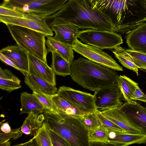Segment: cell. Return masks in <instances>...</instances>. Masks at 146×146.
Returning <instances> with one entry per match:
<instances>
[{"instance_id": "obj_1", "label": "cell", "mask_w": 146, "mask_h": 146, "mask_svg": "<svg viewBox=\"0 0 146 146\" xmlns=\"http://www.w3.org/2000/svg\"><path fill=\"white\" fill-rule=\"evenodd\" d=\"M47 24L69 23L82 29L115 32L110 19L94 7L91 0H68L62 8L48 16Z\"/></svg>"}, {"instance_id": "obj_2", "label": "cell", "mask_w": 146, "mask_h": 146, "mask_svg": "<svg viewBox=\"0 0 146 146\" xmlns=\"http://www.w3.org/2000/svg\"><path fill=\"white\" fill-rule=\"evenodd\" d=\"M144 0H91L94 6L108 17L115 33L127 34L146 22Z\"/></svg>"}, {"instance_id": "obj_3", "label": "cell", "mask_w": 146, "mask_h": 146, "mask_svg": "<svg viewBox=\"0 0 146 146\" xmlns=\"http://www.w3.org/2000/svg\"><path fill=\"white\" fill-rule=\"evenodd\" d=\"M70 76L79 85L94 92L119 85L120 76L115 70L81 57L71 63Z\"/></svg>"}, {"instance_id": "obj_4", "label": "cell", "mask_w": 146, "mask_h": 146, "mask_svg": "<svg viewBox=\"0 0 146 146\" xmlns=\"http://www.w3.org/2000/svg\"><path fill=\"white\" fill-rule=\"evenodd\" d=\"M44 121L48 127L65 139L70 146H90L88 130L79 118L59 111L45 110Z\"/></svg>"}, {"instance_id": "obj_5", "label": "cell", "mask_w": 146, "mask_h": 146, "mask_svg": "<svg viewBox=\"0 0 146 146\" xmlns=\"http://www.w3.org/2000/svg\"><path fill=\"white\" fill-rule=\"evenodd\" d=\"M13 39L17 45L46 63L47 53L45 37L40 32L23 27L6 25Z\"/></svg>"}, {"instance_id": "obj_6", "label": "cell", "mask_w": 146, "mask_h": 146, "mask_svg": "<svg viewBox=\"0 0 146 146\" xmlns=\"http://www.w3.org/2000/svg\"><path fill=\"white\" fill-rule=\"evenodd\" d=\"M68 0H3L1 6L46 18L60 10Z\"/></svg>"}, {"instance_id": "obj_7", "label": "cell", "mask_w": 146, "mask_h": 146, "mask_svg": "<svg viewBox=\"0 0 146 146\" xmlns=\"http://www.w3.org/2000/svg\"><path fill=\"white\" fill-rule=\"evenodd\" d=\"M77 38L85 44L101 50L113 49L123 43L120 34L105 30L87 29L79 31Z\"/></svg>"}, {"instance_id": "obj_8", "label": "cell", "mask_w": 146, "mask_h": 146, "mask_svg": "<svg viewBox=\"0 0 146 146\" xmlns=\"http://www.w3.org/2000/svg\"><path fill=\"white\" fill-rule=\"evenodd\" d=\"M84 114L94 112L98 109L94 95L62 86L56 93Z\"/></svg>"}, {"instance_id": "obj_9", "label": "cell", "mask_w": 146, "mask_h": 146, "mask_svg": "<svg viewBox=\"0 0 146 146\" xmlns=\"http://www.w3.org/2000/svg\"><path fill=\"white\" fill-rule=\"evenodd\" d=\"M75 52L95 63L115 70L122 71V68L107 53L99 48L83 43L76 38L72 44Z\"/></svg>"}, {"instance_id": "obj_10", "label": "cell", "mask_w": 146, "mask_h": 146, "mask_svg": "<svg viewBox=\"0 0 146 146\" xmlns=\"http://www.w3.org/2000/svg\"><path fill=\"white\" fill-rule=\"evenodd\" d=\"M46 19V18H42L31 14L27 18H17L0 15V22L6 25L20 26L40 32L47 36H52L53 32L47 23Z\"/></svg>"}, {"instance_id": "obj_11", "label": "cell", "mask_w": 146, "mask_h": 146, "mask_svg": "<svg viewBox=\"0 0 146 146\" xmlns=\"http://www.w3.org/2000/svg\"><path fill=\"white\" fill-rule=\"evenodd\" d=\"M119 85L111 86L94 92L96 106L100 111L120 107L122 104Z\"/></svg>"}, {"instance_id": "obj_12", "label": "cell", "mask_w": 146, "mask_h": 146, "mask_svg": "<svg viewBox=\"0 0 146 146\" xmlns=\"http://www.w3.org/2000/svg\"><path fill=\"white\" fill-rule=\"evenodd\" d=\"M119 108L146 136V107L132 100L126 102Z\"/></svg>"}, {"instance_id": "obj_13", "label": "cell", "mask_w": 146, "mask_h": 146, "mask_svg": "<svg viewBox=\"0 0 146 146\" xmlns=\"http://www.w3.org/2000/svg\"><path fill=\"white\" fill-rule=\"evenodd\" d=\"M28 73L39 77L56 86L55 74L51 67L44 62L28 52Z\"/></svg>"}, {"instance_id": "obj_14", "label": "cell", "mask_w": 146, "mask_h": 146, "mask_svg": "<svg viewBox=\"0 0 146 146\" xmlns=\"http://www.w3.org/2000/svg\"><path fill=\"white\" fill-rule=\"evenodd\" d=\"M103 115L128 133L140 134L138 127L119 109V107L101 111Z\"/></svg>"}, {"instance_id": "obj_15", "label": "cell", "mask_w": 146, "mask_h": 146, "mask_svg": "<svg viewBox=\"0 0 146 146\" xmlns=\"http://www.w3.org/2000/svg\"><path fill=\"white\" fill-rule=\"evenodd\" d=\"M108 130L110 145L127 146L131 144L146 143V136L142 134H131L111 129Z\"/></svg>"}, {"instance_id": "obj_16", "label": "cell", "mask_w": 146, "mask_h": 146, "mask_svg": "<svg viewBox=\"0 0 146 146\" xmlns=\"http://www.w3.org/2000/svg\"><path fill=\"white\" fill-rule=\"evenodd\" d=\"M0 53L11 60L25 75L28 73V52L18 45L8 46L2 48Z\"/></svg>"}, {"instance_id": "obj_17", "label": "cell", "mask_w": 146, "mask_h": 146, "mask_svg": "<svg viewBox=\"0 0 146 146\" xmlns=\"http://www.w3.org/2000/svg\"><path fill=\"white\" fill-rule=\"evenodd\" d=\"M48 25L55 33V36H52V38L57 40L72 45L77 38L79 28L76 26L67 23L49 24Z\"/></svg>"}, {"instance_id": "obj_18", "label": "cell", "mask_w": 146, "mask_h": 146, "mask_svg": "<svg viewBox=\"0 0 146 146\" xmlns=\"http://www.w3.org/2000/svg\"><path fill=\"white\" fill-rule=\"evenodd\" d=\"M126 42L130 49L146 54V22L127 34Z\"/></svg>"}, {"instance_id": "obj_19", "label": "cell", "mask_w": 146, "mask_h": 146, "mask_svg": "<svg viewBox=\"0 0 146 146\" xmlns=\"http://www.w3.org/2000/svg\"><path fill=\"white\" fill-rule=\"evenodd\" d=\"M24 76L25 83L33 92L49 95H54L57 93L58 89L56 86L29 73Z\"/></svg>"}, {"instance_id": "obj_20", "label": "cell", "mask_w": 146, "mask_h": 146, "mask_svg": "<svg viewBox=\"0 0 146 146\" xmlns=\"http://www.w3.org/2000/svg\"><path fill=\"white\" fill-rule=\"evenodd\" d=\"M52 36H46V45L48 52H55L68 62L71 63L74 61L73 50L72 45L57 40Z\"/></svg>"}, {"instance_id": "obj_21", "label": "cell", "mask_w": 146, "mask_h": 146, "mask_svg": "<svg viewBox=\"0 0 146 146\" xmlns=\"http://www.w3.org/2000/svg\"><path fill=\"white\" fill-rule=\"evenodd\" d=\"M20 101L21 105L20 109V114L29 113L32 112L41 114L47 110L33 94L27 92L21 93Z\"/></svg>"}, {"instance_id": "obj_22", "label": "cell", "mask_w": 146, "mask_h": 146, "mask_svg": "<svg viewBox=\"0 0 146 146\" xmlns=\"http://www.w3.org/2000/svg\"><path fill=\"white\" fill-rule=\"evenodd\" d=\"M21 80L11 71L7 69L0 68V88L9 92L21 87Z\"/></svg>"}, {"instance_id": "obj_23", "label": "cell", "mask_w": 146, "mask_h": 146, "mask_svg": "<svg viewBox=\"0 0 146 146\" xmlns=\"http://www.w3.org/2000/svg\"><path fill=\"white\" fill-rule=\"evenodd\" d=\"M38 114L32 112L28 113L21 127L23 133L28 135L36 131L44 122L45 117L43 114Z\"/></svg>"}, {"instance_id": "obj_24", "label": "cell", "mask_w": 146, "mask_h": 146, "mask_svg": "<svg viewBox=\"0 0 146 146\" xmlns=\"http://www.w3.org/2000/svg\"><path fill=\"white\" fill-rule=\"evenodd\" d=\"M47 96L59 111L78 118L82 117L84 114L57 94L53 95Z\"/></svg>"}, {"instance_id": "obj_25", "label": "cell", "mask_w": 146, "mask_h": 146, "mask_svg": "<svg viewBox=\"0 0 146 146\" xmlns=\"http://www.w3.org/2000/svg\"><path fill=\"white\" fill-rule=\"evenodd\" d=\"M51 68L56 75L65 77L70 75L71 63L56 52H52Z\"/></svg>"}, {"instance_id": "obj_26", "label": "cell", "mask_w": 146, "mask_h": 146, "mask_svg": "<svg viewBox=\"0 0 146 146\" xmlns=\"http://www.w3.org/2000/svg\"><path fill=\"white\" fill-rule=\"evenodd\" d=\"M33 141L36 146H52L49 135V129L44 121L32 139L25 143L19 145H29L30 143H32Z\"/></svg>"}, {"instance_id": "obj_27", "label": "cell", "mask_w": 146, "mask_h": 146, "mask_svg": "<svg viewBox=\"0 0 146 146\" xmlns=\"http://www.w3.org/2000/svg\"><path fill=\"white\" fill-rule=\"evenodd\" d=\"M138 84L125 75H120L119 87L126 102L133 100V93Z\"/></svg>"}, {"instance_id": "obj_28", "label": "cell", "mask_w": 146, "mask_h": 146, "mask_svg": "<svg viewBox=\"0 0 146 146\" xmlns=\"http://www.w3.org/2000/svg\"><path fill=\"white\" fill-rule=\"evenodd\" d=\"M108 135V129L102 125L88 130V136L90 146L92 143H98V145H110Z\"/></svg>"}, {"instance_id": "obj_29", "label": "cell", "mask_w": 146, "mask_h": 146, "mask_svg": "<svg viewBox=\"0 0 146 146\" xmlns=\"http://www.w3.org/2000/svg\"><path fill=\"white\" fill-rule=\"evenodd\" d=\"M112 52L115 56L123 66L133 71L137 75L138 74V68L132 61L125 49L119 45L115 48Z\"/></svg>"}, {"instance_id": "obj_30", "label": "cell", "mask_w": 146, "mask_h": 146, "mask_svg": "<svg viewBox=\"0 0 146 146\" xmlns=\"http://www.w3.org/2000/svg\"><path fill=\"white\" fill-rule=\"evenodd\" d=\"M96 111L84 114L82 117L79 118L81 122L88 130L94 129L102 125Z\"/></svg>"}, {"instance_id": "obj_31", "label": "cell", "mask_w": 146, "mask_h": 146, "mask_svg": "<svg viewBox=\"0 0 146 146\" xmlns=\"http://www.w3.org/2000/svg\"><path fill=\"white\" fill-rule=\"evenodd\" d=\"M125 50L139 68L146 70V54L133 51L130 49H125Z\"/></svg>"}, {"instance_id": "obj_32", "label": "cell", "mask_w": 146, "mask_h": 146, "mask_svg": "<svg viewBox=\"0 0 146 146\" xmlns=\"http://www.w3.org/2000/svg\"><path fill=\"white\" fill-rule=\"evenodd\" d=\"M33 94L43 106L47 110L52 111H59L47 95L41 93L33 92Z\"/></svg>"}, {"instance_id": "obj_33", "label": "cell", "mask_w": 146, "mask_h": 146, "mask_svg": "<svg viewBox=\"0 0 146 146\" xmlns=\"http://www.w3.org/2000/svg\"><path fill=\"white\" fill-rule=\"evenodd\" d=\"M23 133L21 127L11 129V131L9 133H1L0 144L4 142L9 141L11 139H17L22 136Z\"/></svg>"}, {"instance_id": "obj_34", "label": "cell", "mask_w": 146, "mask_h": 146, "mask_svg": "<svg viewBox=\"0 0 146 146\" xmlns=\"http://www.w3.org/2000/svg\"><path fill=\"white\" fill-rule=\"evenodd\" d=\"M0 15L17 18H27L30 14L0 6Z\"/></svg>"}, {"instance_id": "obj_35", "label": "cell", "mask_w": 146, "mask_h": 146, "mask_svg": "<svg viewBox=\"0 0 146 146\" xmlns=\"http://www.w3.org/2000/svg\"><path fill=\"white\" fill-rule=\"evenodd\" d=\"M96 112L100 121L102 126L107 129H111L124 131L120 127L104 116L101 113L100 111L98 110L96 111Z\"/></svg>"}, {"instance_id": "obj_36", "label": "cell", "mask_w": 146, "mask_h": 146, "mask_svg": "<svg viewBox=\"0 0 146 146\" xmlns=\"http://www.w3.org/2000/svg\"><path fill=\"white\" fill-rule=\"evenodd\" d=\"M49 133L52 146H70L68 142L63 138L49 129Z\"/></svg>"}, {"instance_id": "obj_37", "label": "cell", "mask_w": 146, "mask_h": 146, "mask_svg": "<svg viewBox=\"0 0 146 146\" xmlns=\"http://www.w3.org/2000/svg\"><path fill=\"white\" fill-rule=\"evenodd\" d=\"M133 100H137L146 103V95L143 92L139 86L136 88L133 92Z\"/></svg>"}, {"instance_id": "obj_38", "label": "cell", "mask_w": 146, "mask_h": 146, "mask_svg": "<svg viewBox=\"0 0 146 146\" xmlns=\"http://www.w3.org/2000/svg\"><path fill=\"white\" fill-rule=\"evenodd\" d=\"M0 58L1 60L3 62L7 65L11 66L20 71V70L18 68L11 60L1 53H0Z\"/></svg>"}, {"instance_id": "obj_39", "label": "cell", "mask_w": 146, "mask_h": 146, "mask_svg": "<svg viewBox=\"0 0 146 146\" xmlns=\"http://www.w3.org/2000/svg\"><path fill=\"white\" fill-rule=\"evenodd\" d=\"M1 130L3 133H7L10 132L11 129L9 124L5 122L3 123L1 126Z\"/></svg>"}, {"instance_id": "obj_40", "label": "cell", "mask_w": 146, "mask_h": 146, "mask_svg": "<svg viewBox=\"0 0 146 146\" xmlns=\"http://www.w3.org/2000/svg\"><path fill=\"white\" fill-rule=\"evenodd\" d=\"M143 4L145 8L146 9V0H144L143 1Z\"/></svg>"}]
</instances>
